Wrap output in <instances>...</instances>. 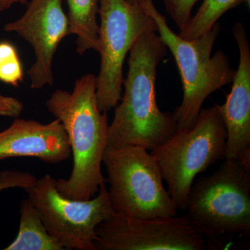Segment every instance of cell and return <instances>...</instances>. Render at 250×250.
Returning <instances> with one entry per match:
<instances>
[{
    "instance_id": "obj_1",
    "label": "cell",
    "mask_w": 250,
    "mask_h": 250,
    "mask_svg": "<svg viewBox=\"0 0 250 250\" xmlns=\"http://www.w3.org/2000/svg\"><path fill=\"white\" fill-rule=\"evenodd\" d=\"M167 47L156 31L140 36L129 51L124 95L108 126L107 147L139 146L152 150L178 129L172 112H163L156 102L157 68Z\"/></svg>"
},
{
    "instance_id": "obj_2",
    "label": "cell",
    "mask_w": 250,
    "mask_h": 250,
    "mask_svg": "<svg viewBox=\"0 0 250 250\" xmlns=\"http://www.w3.org/2000/svg\"><path fill=\"white\" fill-rule=\"evenodd\" d=\"M46 106L62 123L73 155L72 173L68 179L56 180L57 189L72 200L93 198L106 182L102 165L109 126L107 112L99 109L95 75L78 79L71 93L56 90Z\"/></svg>"
},
{
    "instance_id": "obj_3",
    "label": "cell",
    "mask_w": 250,
    "mask_h": 250,
    "mask_svg": "<svg viewBox=\"0 0 250 250\" xmlns=\"http://www.w3.org/2000/svg\"><path fill=\"white\" fill-rule=\"evenodd\" d=\"M144 7L155 21L156 31L170 49L178 67L184 96L173 113L178 129H189L196 123L206 99L224 85L231 83L236 74L228 55L223 51L218 50L211 56L221 25L216 22L203 35L186 40L170 29L153 0L147 1Z\"/></svg>"
},
{
    "instance_id": "obj_4",
    "label": "cell",
    "mask_w": 250,
    "mask_h": 250,
    "mask_svg": "<svg viewBox=\"0 0 250 250\" xmlns=\"http://www.w3.org/2000/svg\"><path fill=\"white\" fill-rule=\"evenodd\" d=\"M227 131L218 105L202 108L195 124L151 150L177 209L187 210L197 174L225 159Z\"/></svg>"
},
{
    "instance_id": "obj_5",
    "label": "cell",
    "mask_w": 250,
    "mask_h": 250,
    "mask_svg": "<svg viewBox=\"0 0 250 250\" xmlns=\"http://www.w3.org/2000/svg\"><path fill=\"white\" fill-rule=\"evenodd\" d=\"M115 213L146 219L177 216L157 163L139 146L106 147L103 157Z\"/></svg>"
},
{
    "instance_id": "obj_6",
    "label": "cell",
    "mask_w": 250,
    "mask_h": 250,
    "mask_svg": "<svg viewBox=\"0 0 250 250\" xmlns=\"http://www.w3.org/2000/svg\"><path fill=\"white\" fill-rule=\"evenodd\" d=\"M186 216L207 238L250 233V169L225 159L192 185Z\"/></svg>"
},
{
    "instance_id": "obj_7",
    "label": "cell",
    "mask_w": 250,
    "mask_h": 250,
    "mask_svg": "<svg viewBox=\"0 0 250 250\" xmlns=\"http://www.w3.org/2000/svg\"><path fill=\"white\" fill-rule=\"evenodd\" d=\"M99 15L98 52L101 62L95 77V92L99 109L108 112L121 100L126 54L140 36L157 31V26L144 6L125 0H100Z\"/></svg>"
},
{
    "instance_id": "obj_8",
    "label": "cell",
    "mask_w": 250,
    "mask_h": 250,
    "mask_svg": "<svg viewBox=\"0 0 250 250\" xmlns=\"http://www.w3.org/2000/svg\"><path fill=\"white\" fill-rule=\"evenodd\" d=\"M25 191L47 232L64 250H96L95 229L115 213L106 184L93 198L72 200L59 191L56 179L47 174Z\"/></svg>"
},
{
    "instance_id": "obj_9",
    "label": "cell",
    "mask_w": 250,
    "mask_h": 250,
    "mask_svg": "<svg viewBox=\"0 0 250 250\" xmlns=\"http://www.w3.org/2000/svg\"><path fill=\"white\" fill-rule=\"evenodd\" d=\"M96 250H205L206 237L183 217L134 218L114 213L95 229Z\"/></svg>"
},
{
    "instance_id": "obj_10",
    "label": "cell",
    "mask_w": 250,
    "mask_h": 250,
    "mask_svg": "<svg viewBox=\"0 0 250 250\" xmlns=\"http://www.w3.org/2000/svg\"><path fill=\"white\" fill-rule=\"evenodd\" d=\"M25 14L5 24L6 32L16 33L34 49L35 62L28 70L31 88L54 84L52 62L60 42L68 35V20L62 0H31Z\"/></svg>"
},
{
    "instance_id": "obj_11",
    "label": "cell",
    "mask_w": 250,
    "mask_h": 250,
    "mask_svg": "<svg viewBox=\"0 0 250 250\" xmlns=\"http://www.w3.org/2000/svg\"><path fill=\"white\" fill-rule=\"evenodd\" d=\"M239 50V64L226 101L218 105L227 131L225 159L238 161L250 169V48L244 25L232 29Z\"/></svg>"
},
{
    "instance_id": "obj_12",
    "label": "cell",
    "mask_w": 250,
    "mask_h": 250,
    "mask_svg": "<svg viewBox=\"0 0 250 250\" xmlns=\"http://www.w3.org/2000/svg\"><path fill=\"white\" fill-rule=\"evenodd\" d=\"M71 149L65 129L56 118L48 124L16 118L0 132V160L34 157L56 164L66 160Z\"/></svg>"
},
{
    "instance_id": "obj_13",
    "label": "cell",
    "mask_w": 250,
    "mask_h": 250,
    "mask_svg": "<svg viewBox=\"0 0 250 250\" xmlns=\"http://www.w3.org/2000/svg\"><path fill=\"white\" fill-rule=\"evenodd\" d=\"M68 14V35L77 36V52L83 55L90 49L98 51L99 26L97 16L100 0H65Z\"/></svg>"
},
{
    "instance_id": "obj_14",
    "label": "cell",
    "mask_w": 250,
    "mask_h": 250,
    "mask_svg": "<svg viewBox=\"0 0 250 250\" xmlns=\"http://www.w3.org/2000/svg\"><path fill=\"white\" fill-rule=\"evenodd\" d=\"M5 250H64L46 229L40 215L28 199L21 205L17 237Z\"/></svg>"
},
{
    "instance_id": "obj_15",
    "label": "cell",
    "mask_w": 250,
    "mask_h": 250,
    "mask_svg": "<svg viewBox=\"0 0 250 250\" xmlns=\"http://www.w3.org/2000/svg\"><path fill=\"white\" fill-rule=\"evenodd\" d=\"M250 2V0H203L196 14L191 16L178 35L186 40L197 39L210 31L225 13Z\"/></svg>"
},
{
    "instance_id": "obj_16",
    "label": "cell",
    "mask_w": 250,
    "mask_h": 250,
    "mask_svg": "<svg viewBox=\"0 0 250 250\" xmlns=\"http://www.w3.org/2000/svg\"><path fill=\"white\" fill-rule=\"evenodd\" d=\"M24 72L17 49L9 41H0V82L17 87Z\"/></svg>"
},
{
    "instance_id": "obj_17",
    "label": "cell",
    "mask_w": 250,
    "mask_h": 250,
    "mask_svg": "<svg viewBox=\"0 0 250 250\" xmlns=\"http://www.w3.org/2000/svg\"><path fill=\"white\" fill-rule=\"evenodd\" d=\"M200 0H164L167 14L179 31L185 27L191 18L194 6Z\"/></svg>"
},
{
    "instance_id": "obj_18",
    "label": "cell",
    "mask_w": 250,
    "mask_h": 250,
    "mask_svg": "<svg viewBox=\"0 0 250 250\" xmlns=\"http://www.w3.org/2000/svg\"><path fill=\"white\" fill-rule=\"evenodd\" d=\"M37 178L29 172L16 170L0 172V192L11 188H21L25 190L34 185Z\"/></svg>"
},
{
    "instance_id": "obj_19",
    "label": "cell",
    "mask_w": 250,
    "mask_h": 250,
    "mask_svg": "<svg viewBox=\"0 0 250 250\" xmlns=\"http://www.w3.org/2000/svg\"><path fill=\"white\" fill-rule=\"evenodd\" d=\"M24 109L22 102L12 97L0 94V116L18 118Z\"/></svg>"
},
{
    "instance_id": "obj_20",
    "label": "cell",
    "mask_w": 250,
    "mask_h": 250,
    "mask_svg": "<svg viewBox=\"0 0 250 250\" xmlns=\"http://www.w3.org/2000/svg\"><path fill=\"white\" fill-rule=\"evenodd\" d=\"M28 0H0V13L10 9L16 4H26Z\"/></svg>"
},
{
    "instance_id": "obj_21",
    "label": "cell",
    "mask_w": 250,
    "mask_h": 250,
    "mask_svg": "<svg viewBox=\"0 0 250 250\" xmlns=\"http://www.w3.org/2000/svg\"><path fill=\"white\" fill-rule=\"evenodd\" d=\"M125 1L129 2V4L134 5L139 4L142 5L143 6H144L145 5H146V2H147V1H149V0H125Z\"/></svg>"
}]
</instances>
